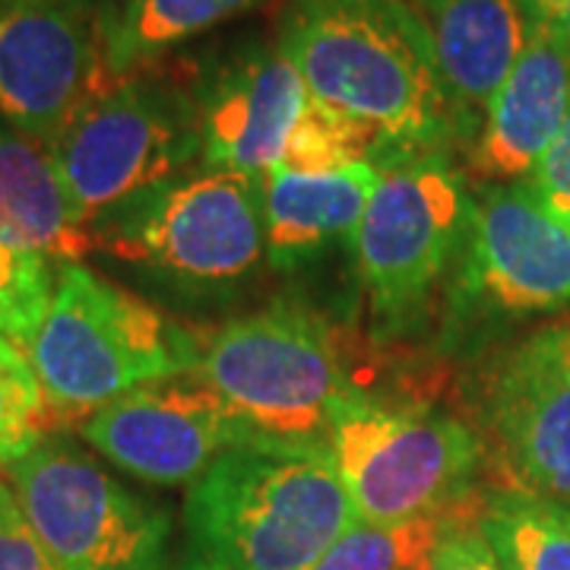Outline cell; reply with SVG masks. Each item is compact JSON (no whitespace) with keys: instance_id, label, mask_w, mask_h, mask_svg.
Listing matches in <instances>:
<instances>
[{"instance_id":"1","label":"cell","mask_w":570,"mask_h":570,"mask_svg":"<svg viewBox=\"0 0 570 570\" xmlns=\"http://www.w3.org/2000/svg\"><path fill=\"white\" fill-rule=\"evenodd\" d=\"M279 51L311 99L381 127L409 153H450L479 134L453 102L425 20L406 0H285Z\"/></svg>"},{"instance_id":"2","label":"cell","mask_w":570,"mask_h":570,"mask_svg":"<svg viewBox=\"0 0 570 570\" xmlns=\"http://www.w3.org/2000/svg\"><path fill=\"white\" fill-rule=\"evenodd\" d=\"M355 523L326 448L250 441L187 489L178 570H317Z\"/></svg>"},{"instance_id":"3","label":"cell","mask_w":570,"mask_h":570,"mask_svg":"<svg viewBox=\"0 0 570 570\" xmlns=\"http://www.w3.org/2000/svg\"><path fill=\"white\" fill-rule=\"evenodd\" d=\"M92 238L181 302H225L266 261L264 178L194 165L99 216Z\"/></svg>"},{"instance_id":"4","label":"cell","mask_w":570,"mask_h":570,"mask_svg":"<svg viewBox=\"0 0 570 570\" xmlns=\"http://www.w3.org/2000/svg\"><path fill=\"white\" fill-rule=\"evenodd\" d=\"M55 273L48 317L26 348L55 425H82L130 390L197 374L204 346L165 311L86 264Z\"/></svg>"},{"instance_id":"5","label":"cell","mask_w":570,"mask_h":570,"mask_svg":"<svg viewBox=\"0 0 570 570\" xmlns=\"http://www.w3.org/2000/svg\"><path fill=\"white\" fill-rule=\"evenodd\" d=\"M197 374L254 441L324 448L333 422L367 396L324 317L266 307L223 324L204 343Z\"/></svg>"},{"instance_id":"6","label":"cell","mask_w":570,"mask_h":570,"mask_svg":"<svg viewBox=\"0 0 570 570\" xmlns=\"http://www.w3.org/2000/svg\"><path fill=\"white\" fill-rule=\"evenodd\" d=\"M324 448L358 520L374 527L460 508L485 463L479 434L466 422L371 396L333 422Z\"/></svg>"},{"instance_id":"7","label":"cell","mask_w":570,"mask_h":570,"mask_svg":"<svg viewBox=\"0 0 570 570\" xmlns=\"http://www.w3.org/2000/svg\"><path fill=\"white\" fill-rule=\"evenodd\" d=\"M472 194L450 153H422L381 175L355 235L358 279L381 340L425 317L431 295L460 257Z\"/></svg>"},{"instance_id":"8","label":"cell","mask_w":570,"mask_h":570,"mask_svg":"<svg viewBox=\"0 0 570 570\" xmlns=\"http://www.w3.org/2000/svg\"><path fill=\"white\" fill-rule=\"evenodd\" d=\"M86 223L184 175L200 159L187 77L146 67L105 86L51 146Z\"/></svg>"},{"instance_id":"9","label":"cell","mask_w":570,"mask_h":570,"mask_svg":"<svg viewBox=\"0 0 570 570\" xmlns=\"http://www.w3.org/2000/svg\"><path fill=\"white\" fill-rule=\"evenodd\" d=\"M41 546L61 570H165L171 517L67 438L7 466Z\"/></svg>"},{"instance_id":"10","label":"cell","mask_w":570,"mask_h":570,"mask_svg":"<svg viewBox=\"0 0 570 570\" xmlns=\"http://www.w3.org/2000/svg\"><path fill=\"white\" fill-rule=\"evenodd\" d=\"M472 422L498 491L570 508V324L498 355L475 384Z\"/></svg>"},{"instance_id":"11","label":"cell","mask_w":570,"mask_h":570,"mask_svg":"<svg viewBox=\"0 0 570 570\" xmlns=\"http://www.w3.org/2000/svg\"><path fill=\"white\" fill-rule=\"evenodd\" d=\"M570 305V225L523 181L482 184L453 288L450 314L469 321H517Z\"/></svg>"},{"instance_id":"12","label":"cell","mask_w":570,"mask_h":570,"mask_svg":"<svg viewBox=\"0 0 570 570\" xmlns=\"http://www.w3.org/2000/svg\"><path fill=\"white\" fill-rule=\"evenodd\" d=\"M111 80L92 20L67 0H0V118L48 149Z\"/></svg>"},{"instance_id":"13","label":"cell","mask_w":570,"mask_h":570,"mask_svg":"<svg viewBox=\"0 0 570 570\" xmlns=\"http://www.w3.org/2000/svg\"><path fill=\"white\" fill-rule=\"evenodd\" d=\"M80 434L111 466L163 489H190L219 456L254 441L200 374L130 390L89 415Z\"/></svg>"},{"instance_id":"14","label":"cell","mask_w":570,"mask_h":570,"mask_svg":"<svg viewBox=\"0 0 570 570\" xmlns=\"http://www.w3.org/2000/svg\"><path fill=\"white\" fill-rule=\"evenodd\" d=\"M200 165L266 178L311 102L302 73L279 48L242 41L187 77Z\"/></svg>"},{"instance_id":"15","label":"cell","mask_w":570,"mask_h":570,"mask_svg":"<svg viewBox=\"0 0 570 570\" xmlns=\"http://www.w3.org/2000/svg\"><path fill=\"white\" fill-rule=\"evenodd\" d=\"M570 108V45L532 26L523 58L494 96L475 140L469 171L485 184L523 181L549 153Z\"/></svg>"},{"instance_id":"16","label":"cell","mask_w":570,"mask_h":570,"mask_svg":"<svg viewBox=\"0 0 570 570\" xmlns=\"http://www.w3.org/2000/svg\"><path fill=\"white\" fill-rule=\"evenodd\" d=\"M419 17L431 32L453 102L482 127L530 41L523 0H419Z\"/></svg>"},{"instance_id":"17","label":"cell","mask_w":570,"mask_h":570,"mask_svg":"<svg viewBox=\"0 0 570 570\" xmlns=\"http://www.w3.org/2000/svg\"><path fill=\"white\" fill-rule=\"evenodd\" d=\"M384 168L352 165L330 175L273 168L264 178L266 261L276 269H305L333 245L355 250V235Z\"/></svg>"},{"instance_id":"18","label":"cell","mask_w":570,"mask_h":570,"mask_svg":"<svg viewBox=\"0 0 570 570\" xmlns=\"http://www.w3.org/2000/svg\"><path fill=\"white\" fill-rule=\"evenodd\" d=\"M0 242L48 264H82L96 250L92 225L77 213L55 156L0 118Z\"/></svg>"},{"instance_id":"19","label":"cell","mask_w":570,"mask_h":570,"mask_svg":"<svg viewBox=\"0 0 570 570\" xmlns=\"http://www.w3.org/2000/svg\"><path fill=\"white\" fill-rule=\"evenodd\" d=\"M261 0H134L96 26L111 80L156 67L171 48L250 10Z\"/></svg>"},{"instance_id":"20","label":"cell","mask_w":570,"mask_h":570,"mask_svg":"<svg viewBox=\"0 0 570 570\" xmlns=\"http://www.w3.org/2000/svg\"><path fill=\"white\" fill-rule=\"evenodd\" d=\"M412 156H422V153H409L400 142L390 140L381 127L362 121L343 108L311 99L288 134L283 159L276 168L298 171V175H330L352 165L374 163L387 171Z\"/></svg>"},{"instance_id":"21","label":"cell","mask_w":570,"mask_h":570,"mask_svg":"<svg viewBox=\"0 0 570 570\" xmlns=\"http://www.w3.org/2000/svg\"><path fill=\"white\" fill-rule=\"evenodd\" d=\"M479 530L504 570H570V520L554 504L491 491L482 498Z\"/></svg>"},{"instance_id":"22","label":"cell","mask_w":570,"mask_h":570,"mask_svg":"<svg viewBox=\"0 0 570 570\" xmlns=\"http://www.w3.org/2000/svg\"><path fill=\"white\" fill-rule=\"evenodd\" d=\"M475 504H479V498L472 494L460 508L431 513V517H415L406 523H390V527H374V523L358 520L333 549L326 551L317 570H425L431 551L438 549L450 523Z\"/></svg>"},{"instance_id":"23","label":"cell","mask_w":570,"mask_h":570,"mask_svg":"<svg viewBox=\"0 0 570 570\" xmlns=\"http://www.w3.org/2000/svg\"><path fill=\"white\" fill-rule=\"evenodd\" d=\"M51 428L55 415L26 348L0 336V466L29 456Z\"/></svg>"},{"instance_id":"24","label":"cell","mask_w":570,"mask_h":570,"mask_svg":"<svg viewBox=\"0 0 570 570\" xmlns=\"http://www.w3.org/2000/svg\"><path fill=\"white\" fill-rule=\"evenodd\" d=\"M51 264L0 242V336L29 348L55 298Z\"/></svg>"},{"instance_id":"25","label":"cell","mask_w":570,"mask_h":570,"mask_svg":"<svg viewBox=\"0 0 570 570\" xmlns=\"http://www.w3.org/2000/svg\"><path fill=\"white\" fill-rule=\"evenodd\" d=\"M0 570H61L26 520L7 475H0Z\"/></svg>"},{"instance_id":"26","label":"cell","mask_w":570,"mask_h":570,"mask_svg":"<svg viewBox=\"0 0 570 570\" xmlns=\"http://www.w3.org/2000/svg\"><path fill=\"white\" fill-rule=\"evenodd\" d=\"M479 510H482V498L475 508L450 523L438 549L431 551L425 570H504L489 546V539L479 530Z\"/></svg>"},{"instance_id":"27","label":"cell","mask_w":570,"mask_h":570,"mask_svg":"<svg viewBox=\"0 0 570 570\" xmlns=\"http://www.w3.org/2000/svg\"><path fill=\"white\" fill-rule=\"evenodd\" d=\"M532 194L549 206L554 216H570V108L568 118L561 124L558 137L549 146V153L539 159L530 175L523 178Z\"/></svg>"},{"instance_id":"28","label":"cell","mask_w":570,"mask_h":570,"mask_svg":"<svg viewBox=\"0 0 570 570\" xmlns=\"http://www.w3.org/2000/svg\"><path fill=\"white\" fill-rule=\"evenodd\" d=\"M523 10L532 26L549 29L570 45V0H523Z\"/></svg>"},{"instance_id":"29","label":"cell","mask_w":570,"mask_h":570,"mask_svg":"<svg viewBox=\"0 0 570 570\" xmlns=\"http://www.w3.org/2000/svg\"><path fill=\"white\" fill-rule=\"evenodd\" d=\"M73 10H80L86 20H92V26H99V22L111 20V17H118L121 10H127L134 0H67Z\"/></svg>"},{"instance_id":"30","label":"cell","mask_w":570,"mask_h":570,"mask_svg":"<svg viewBox=\"0 0 570 570\" xmlns=\"http://www.w3.org/2000/svg\"><path fill=\"white\" fill-rule=\"evenodd\" d=\"M554 508H558V504H554ZM558 510H561V513H564V517H568V520H570V508H558Z\"/></svg>"},{"instance_id":"31","label":"cell","mask_w":570,"mask_h":570,"mask_svg":"<svg viewBox=\"0 0 570 570\" xmlns=\"http://www.w3.org/2000/svg\"><path fill=\"white\" fill-rule=\"evenodd\" d=\"M568 225H570V216H568Z\"/></svg>"},{"instance_id":"32","label":"cell","mask_w":570,"mask_h":570,"mask_svg":"<svg viewBox=\"0 0 570 570\" xmlns=\"http://www.w3.org/2000/svg\"><path fill=\"white\" fill-rule=\"evenodd\" d=\"M568 324H570V321H568Z\"/></svg>"}]
</instances>
